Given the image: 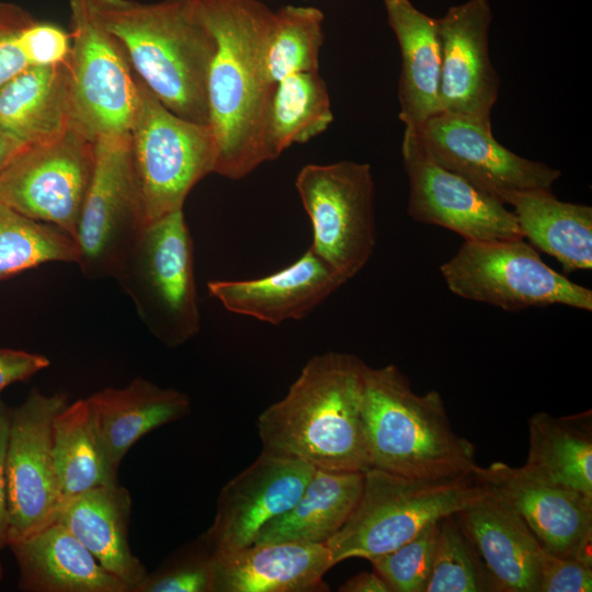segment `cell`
Listing matches in <instances>:
<instances>
[{"label": "cell", "instance_id": "cell-19", "mask_svg": "<svg viewBox=\"0 0 592 592\" xmlns=\"http://www.w3.org/2000/svg\"><path fill=\"white\" fill-rule=\"evenodd\" d=\"M344 283L343 277L309 248L277 272L251 280L210 281L207 289L230 312L281 325L303 319Z\"/></svg>", "mask_w": 592, "mask_h": 592}, {"label": "cell", "instance_id": "cell-38", "mask_svg": "<svg viewBox=\"0 0 592 592\" xmlns=\"http://www.w3.org/2000/svg\"><path fill=\"white\" fill-rule=\"evenodd\" d=\"M70 47V32L55 23L35 19L24 32V50L31 67L66 64Z\"/></svg>", "mask_w": 592, "mask_h": 592}, {"label": "cell", "instance_id": "cell-18", "mask_svg": "<svg viewBox=\"0 0 592 592\" xmlns=\"http://www.w3.org/2000/svg\"><path fill=\"white\" fill-rule=\"evenodd\" d=\"M491 20L487 0L453 5L436 19L441 47L440 112L491 122L500 87L488 50Z\"/></svg>", "mask_w": 592, "mask_h": 592}, {"label": "cell", "instance_id": "cell-29", "mask_svg": "<svg viewBox=\"0 0 592 592\" xmlns=\"http://www.w3.org/2000/svg\"><path fill=\"white\" fill-rule=\"evenodd\" d=\"M528 432L530 449L522 471L592 498L591 412L563 418L537 412L528 420Z\"/></svg>", "mask_w": 592, "mask_h": 592}, {"label": "cell", "instance_id": "cell-34", "mask_svg": "<svg viewBox=\"0 0 592 592\" xmlns=\"http://www.w3.org/2000/svg\"><path fill=\"white\" fill-rule=\"evenodd\" d=\"M425 592H497L491 576L454 514L439 522L433 566Z\"/></svg>", "mask_w": 592, "mask_h": 592}, {"label": "cell", "instance_id": "cell-11", "mask_svg": "<svg viewBox=\"0 0 592 592\" xmlns=\"http://www.w3.org/2000/svg\"><path fill=\"white\" fill-rule=\"evenodd\" d=\"M146 221L132 162L129 133L94 141V166L76 232L77 264L90 278L114 277Z\"/></svg>", "mask_w": 592, "mask_h": 592}, {"label": "cell", "instance_id": "cell-43", "mask_svg": "<svg viewBox=\"0 0 592 592\" xmlns=\"http://www.w3.org/2000/svg\"><path fill=\"white\" fill-rule=\"evenodd\" d=\"M23 147L0 130V171L11 158Z\"/></svg>", "mask_w": 592, "mask_h": 592}, {"label": "cell", "instance_id": "cell-44", "mask_svg": "<svg viewBox=\"0 0 592 592\" xmlns=\"http://www.w3.org/2000/svg\"><path fill=\"white\" fill-rule=\"evenodd\" d=\"M2 577H3V566H2L1 560H0V581H1Z\"/></svg>", "mask_w": 592, "mask_h": 592}, {"label": "cell", "instance_id": "cell-21", "mask_svg": "<svg viewBox=\"0 0 592 592\" xmlns=\"http://www.w3.org/2000/svg\"><path fill=\"white\" fill-rule=\"evenodd\" d=\"M454 516L480 556L497 592H539L544 547L512 509L486 493Z\"/></svg>", "mask_w": 592, "mask_h": 592}, {"label": "cell", "instance_id": "cell-25", "mask_svg": "<svg viewBox=\"0 0 592 592\" xmlns=\"http://www.w3.org/2000/svg\"><path fill=\"white\" fill-rule=\"evenodd\" d=\"M384 5L401 55L399 118L405 128L418 129L440 112L441 47L436 19L409 0H384Z\"/></svg>", "mask_w": 592, "mask_h": 592}, {"label": "cell", "instance_id": "cell-32", "mask_svg": "<svg viewBox=\"0 0 592 592\" xmlns=\"http://www.w3.org/2000/svg\"><path fill=\"white\" fill-rule=\"evenodd\" d=\"M323 21V12L311 5L287 4L273 11L262 48L263 76L270 86L295 72L319 70Z\"/></svg>", "mask_w": 592, "mask_h": 592}, {"label": "cell", "instance_id": "cell-16", "mask_svg": "<svg viewBox=\"0 0 592 592\" xmlns=\"http://www.w3.org/2000/svg\"><path fill=\"white\" fill-rule=\"evenodd\" d=\"M315 469L262 451L221 488L213 523L200 537L213 555L252 545L264 525L296 502Z\"/></svg>", "mask_w": 592, "mask_h": 592}, {"label": "cell", "instance_id": "cell-37", "mask_svg": "<svg viewBox=\"0 0 592 592\" xmlns=\"http://www.w3.org/2000/svg\"><path fill=\"white\" fill-rule=\"evenodd\" d=\"M35 18L21 7L0 1V86L31 67L24 32Z\"/></svg>", "mask_w": 592, "mask_h": 592}, {"label": "cell", "instance_id": "cell-33", "mask_svg": "<svg viewBox=\"0 0 592 592\" xmlns=\"http://www.w3.org/2000/svg\"><path fill=\"white\" fill-rule=\"evenodd\" d=\"M78 260V246L71 236L22 215L0 200V280L44 263Z\"/></svg>", "mask_w": 592, "mask_h": 592}, {"label": "cell", "instance_id": "cell-24", "mask_svg": "<svg viewBox=\"0 0 592 592\" xmlns=\"http://www.w3.org/2000/svg\"><path fill=\"white\" fill-rule=\"evenodd\" d=\"M86 400L100 441L117 470L137 441L191 411L186 394L160 387L143 377L124 387H106Z\"/></svg>", "mask_w": 592, "mask_h": 592}, {"label": "cell", "instance_id": "cell-1", "mask_svg": "<svg viewBox=\"0 0 592 592\" xmlns=\"http://www.w3.org/2000/svg\"><path fill=\"white\" fill-rule=\"evenodd\" d=\"M215 41L207 77L214 173L240 180L269 161L264 146L274 87L263 76L262 48L273 11L259 0H192Z\"/></svg>", "mask_w": 592, "mask_h": 592}, {"label": "cell", "instance_id": "cell-26", "mask_svg": "<svg viewBox=\"0 0 592 592\" xmlns=\"http://www.w3.org/2000/svg\"><path fill=\"white\" fill-rule=\"evenodd\" d=\"M501 201L513 207L523 238L565 272L592 269L591 206L560 201L547 190L510 192Z\"/></svg>", "mask_w": 592, "mask_h": 592}, {"label": "cell", "instance_id": "cell-39", "mask_svg": "<svg viewBox=\"0 0 592 592\" xmlns=\"http://www.w3.org/2000/svg\"><path fill=\"white\" fill-rule=\"evenodd\" d=\"M592 565L558 557L543 548L539 592H587L592 589Z\"/></svg>", "mask_w": 592, "mask_h": 592}, {"label": "cell", "instance_id": "cell-20", "mask_svg": "<svg viewBox=\"0 0 592 592\" xmlns=\"http://www.w3.org/2000/svg\"><path fill=\"white\" fill-rule=\"evenodd\" d=\"M333 566L326 544L254 543L213 555V592L328 591L323 576Z\"/></svg>", "mask_w": 592, "mask_h": 592}, {"label": "cell", "instance_id": "cell-8", "mask_svg": "<svg viewBox=\"0 0 592 592\" xmlns=\"http://www.w3.org/2000/svg\"><path fill=\"white\" fill-rule=\"evenodd\" d=\"M440 271L456 296L505 311L551 305L592 311V291L547 265L524 238L464 241Z\"/></svg>", "mask_w": 592, "mask_h": 592}, {"label": "cell", "instance_id": "cell-27", "mask_svg": "<svg viewBox=\"0 0 592 592\" xmlns=\"http://www.w3.org/2000/svg\"><path fill=\"white\" fill-rule=\"evenodd\" d=\"M363 485V471L316 468L296 502L264 525L254 543L325 544L352 514Z\"/></svg>", "mask_w": 592, "mask_h": 592}, {"label": "cell", "instance_id": "cell-35", "mask_svg": "<svg viewBox=\"0 0 592 592\" xmlns=\"http://www.w3.org/2000/svg\"><path fill=\"white\" fill-rule=\"evenodd\" d=\"M213 554L201 537L181 546L133 592H213Z\"/></svg>", "mask_w": 592, "mask_h": 592}, {"label": "cell", "instance_id": "cell-13", "mask_svg": "<svg viewBox=\"0 0 592 592\" xmlns=\"http://www.w3.org/2000/svg\"><path fill=\"white\" fill-rule=\"evenodd\" d=\"M67 394L33 389L12 408L5 463L8 546L54 522L61 494L53 455V422Z\"/></svg>", "mask_w": 592, "mask_h": 592}, {"label": "cell", "instance_id": "cell-10", "mask_svg": "<svg viewBox=\"0 0 592 592\" xmlns=\"http://www.w3.org/2000/svg\"><path fill=\"white\" fill-rule=\"evenodd\" d=\"M295 186L311 223L310 248L348 282L376 246L371 166L350 160L309 163L299 170Z\"/></svg>", "mask_w": 592, "mask_h": 592}, {"label": "cell", "instance_id": "cell-30", "mask_svg": "<svg viewBox=\"0 0 592 592\" xmlns=\"http://www.w3.org/2000/svg\"><path fill=\"white\" fill-rule=\"evenodd\" d=\"M53 455L61 502L118 482V470L106 455L86 399L68 403L55 417Z\"/></svg>", "mask_w": 592, "mask_h": 592}, {"label": "cell", "instance_id": "cell-17", "mask_svg": "<svg viewBox=\"0 0 592 592\" xmlns=\"http://www.w3.org/2000/svg\"><path fill=\"white\" fill-rule=\"evenodd\" d=\"M471 474L488 494L525 522L545 549L592 565V498L537 481L502 462L476 465Z\"/></svg>", "mask_w": 592, "mask_h": 592}, {"label": "cell", "instance_id": "cell-42", "mask_svg": "<svg viewBox=\"0 0 592 592\" xmlns=\"http://www.w3.org/2000/svg\"><path fill=\"white\" fill-rule=\"evenodd\" d=\"M339 591L341 592H392L386 580L374 571H363L348 579Z\"/></svg>", "mask_w": 592, "mask_h": 592}, {"label": "cell", "instance_id": "cell-40", "mask_svg": "<svg viewBox=\"0 0 592 592\" xmlns=\"http://www.w3.org/2000/svg\"><path fill=\"white\" fill-rule=\"evenodd\" d=\"M49 364V360L42 354L0 349V394L8 386L32 377Z\"/></svg>", "mask_w": 592, "mask_h": 592}, {"label": "cell", "instance_id": "cell-7", "mask_svg": "<svg viewBox=\"0 0 592 592\" xmlns=\"http://www.w3.org/2000/svg\"><path fill=\"white\" fill-rule=\"evenodd\" d=\"M137 81L139 99L129 140L147 225L183 209L192 189L214 173L217 149L209 125L174 114Z\"/></svg>", "mask_w": 592, "mask_h": 592}, {"label": "cell", "instance_id": "cell-2", "mask_svg": "<svg viewBox=\"0 0 592 592\" xmlns=\"http://www.w3.org/2000/svg\"><path fill=\"white\" fill-rule=\"evenodd\" d=\"M367 366L344 352L310 357L286 395L259 415L262 451L320 469H368L362 414Z\"/></svg>", "mask_w": 592, "mask_h": 592}, {"label": "cell", "instance_id": "cell-31", "mask_svg": "<svg viewBox=\"0 0 592 592\" xmlns=\"http://www.w3.org/2000/svg\"><path fill=\"white\" fill-rule=\"evenodd\" d=\"M333 121L327 84L318 71L288 75L274 87L264 126L269 161L323 133Z\"/></svg>", "mask_w": 592, "mask_h": 592}, {"label": "cell", "instance_id": "cell-4", "mask_svg": "<svg viewBox=\"0 0 592 592\" xmlns=\"http://www.w3.org/2000/svg\"><path fill=\"white\" fill-rule=\"evenodd\" d=\"M363 423L371 467L413 479L471 475L475 445L452 428L436 390L417 394L400 369L367 366Z\"/></svg>", "mask_w": 592, "mask_h": 592}, {"label": "cell", "instance_id": "cell-9", "mask_svg": "<svg viewBox=\"0 0 592 592\" xmlns=\"http://www.w3.org/2000/svg\"><path fill=\"white\" fill-rule=\"evenodd\" d=\"M71 47L66 62L71 126L87 138L129 133L138 81L91 0H70Z\"/></svg>", "mask_w": 592, "mask_h": 592}, {"label": "cell", "instance_id": "cell-28", "mask_svg": "<svg viewBox=\"0 0 592 592\" xmlns=\"http://www.w3.org/2000/svg\"><path fill=\"white\" fill-rule=\"evenodd\" d=\"M71 127L66 64L29 67L0 86V130L26 146Z\"/></svg>", "mask_w": 592, "mask_h": 592}, {"label": "cell", "instance_id": "cell-41", "mask_svg": "<svg viewBox=\"0 0 592 592\" xmlns=\"http://www.w3.org/2000/svg\"><path fill=\"white\" fill-rule=\"evenodd\" d=\"M10 408L0 397V550L8 546L5 463L11 422Z\"/></svg>", "mask_w": 592, "mask_h": 592}, {"label": "cell", "instance_id": "cell-22", "mask_svg": "<svg viewBox=\"0 0 592 592\" xmlns=\"http://www.w3.org/2000/svg\"><path fill=\"white\" fill-rule=\"evenodd\" d=\"M23 592H129L59 522L11 543Z\"/></svg>", "mask_w": 592, "mask_h": 592}, {"label": "cell", "instance_id": "cell-14", "mask_svg": "<svg viewBox=\"0 0 592 592\" xmlns=\"http://www.w3.org/2000/svg\"><path fill=\"white\" fill-rule=\"evenodd\" d=\"M401 153L409 182L407 210L413 220L446 228L464 241L523 238L514 213L498 197L436 163L414 129L405 128Z\"/></svg>", "mask_w": 592, "mask_h": 592}, {"label": "cell", "instance_id": "cell-3", "mask_svg": "<svg viewBox=\"0 0 592 592\" xmlns=\"http://www.w3.org/2000/svg\"><path fill=\"white\" fill-rule=\"evenodd\" d=\"M136 78L171 112L208 125L214 37L192 0H91Z\"/></svg>", "mask_w": 592, "mask_h": 592}, {"label": "cell", "instance_id": "cell-6", "mask_svg": "<svg viewBox=\"0 0 592 592\" xmlns=\"http://www.w3.org/2000/svg\"><path fill=\"white\" fill-rule=\"evenodd\" d=\"M114 278L161 344L178 348L198 333L193 241L183 209L147 224Z\"/></svg>", "mask_w": 592, "mask_h": 592}, {"label": "cell", "instance_id": "cell-5", "mask_svg": "<svg viewBox=\"0 0 592 592\" xmlns=\"http://www.w3.org/2000/svg\"><path fill=\"white\" fill-rule=\"evenodd\" d=\"M474 475L413 479L375 467L364 471L360 500L344 525L325 544L333 565L373 559L415 537L431 524L486 496Z\"/></svg>", "mask_w": 592, "mask_h": 592}, {"label": "cell", "instance_id": "cell-36", "mask_svg": "<svg viewBox=\"0 0 592 592\" xmlns=\"http://www.w3.org/2000/svg\"><path fill=\"white\" fill-rule=\"evenodd\" d=\"M439 522L392 551L369 560L392 592H425L433 566Z\"/></svg>", "mask_w": 592, "mask_h": 592}, {"label": "cell", "instance_id": "cell-12", "mask_svg": "<svg viewBox=\"0 0 592 592\" xmlns=\"http://www.w3.org/2000/svg\"><path fill=\"white\" fill-rule=\"evenodd\" d=\"M93 166L94 141L71 126L19 149L0 171V200L75 239Z\"/></svg>", "mask_w": 592, "mask_h": 592}, {"label": "cell", "instance_id": "cell-23", "mask_svg": "<svg viewBox=\"0 0 592 592\" xmlns=\"http://www.w3.org/2000/svg\"><path fill=\"white\" fill-rule=\"evenodd\" d=\"M130 513V493L116 482L62 501L54 521L67 527L107 571L133 592L148 570L129 545Z\"/></svg>", "mask_w": 592, "mask_h": 592}, {"label": "cell", "instance_id": "cell-15", "mask_svg": "<svg viewBox=\"0 0 592 592\" xmlns=\"http://www.w3.org/2000/svg\"><path fill=\"white\" fill-rule=\"evenodd\" d=\"M414 130L436 163L500 201L510 192L551 191L561 175L558 169L523 158L498 143L491 122L439 112Z\"/></svg>", "mask_w": 592, "mask_h": 592}]
</instances>
